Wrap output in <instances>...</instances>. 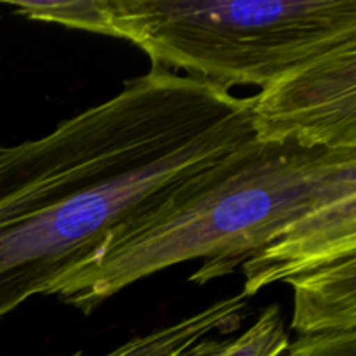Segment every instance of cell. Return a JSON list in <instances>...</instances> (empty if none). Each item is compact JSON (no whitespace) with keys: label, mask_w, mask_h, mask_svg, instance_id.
Here are the masks:
<instances>
[{"label":"cell","mask_w":356,"mask_h":356,"mask_svg":"<svg viewBox=\"0 0 356 356\" xmlns=\"http://www.w3.org/2000/svg\"><path fill=\"white\" fill-rule=\"evenodd\" d=\"M252 99L153 68L38 139L0 146V320L254 136Z\"/></svg>","instance_id":"1"},{"label":"cell","mask_w":356,"mask_h":356,"mask_svg":"<svg viewBox=\"0 0 356 356\" xmlns=\"http://www.w3.org/2000/svg\"><path fill=\"white\" fill-rule=\"evenodd\" d=\"M291 346L280 306L270 305L256 322L232 339H204L181 356H284Z\"/></svg>","instance_id":"8"},{"label":"cell","mask_w":356,"mask_h":356,"mask_svg":"<svg viewBox=\"0 0 356 356\" xmlns=\"http://www.w3.org/2000/svg\"><path fill=\"white\" fill-rule=\"evenodd\" d=\"M356 256V195L320 209L285 238L242 264L243 294L252 298L268 285L296 278Z\"/></svg>","instance_id":"5"},{"label":"cell","mask_w":356,"mask_h":356,"mask_svg":"<svg viewBox=\"0 0 356 356\" xmlns=\"http://www.w3.org/2000/svg\"><path fill=\"white\" fill-rule=\"evenodd\" d=\"M101 35L125 38L153 68L229 90L277 82L356 40V0H99Z\"/></svg>","instance_id":"3"},{"label":"cell","mask_w":356,"mask_h":356,"mask_svg":"<svg viewBox=\"0 0 356 356\" xmlns=\"http://www.w3.org/2000/svg\"><path fill=\"white\" fill-rule=\"evenodd\" d=\"M284 356H356V332H327L299 337Z\"/></svg>","instance_id":"9"},{"label":"cell","mask_w":356,"mask_h":356,"mask_svg":"<svg viewBox=\"0 0 356 356\" xmlns=\"http://www.w3.org/2000/svg\"><path fill=\"white\" fill-rule=\"evenodd\" d=\"M294 289L292 330L299 337L356 332V256L302 275Z\"/></svg>","instance_id":"6"},{"label":"cell","mask_w":356,"mask_h":356,"mask_svg":"<svg viewBox=\"0 0 356 356\" xmlns=\"http://www.w3.org/2000/svg\"><path fill=\"white\" fill-rule=\"evenodd\" d=\"M249 298L243 292L221 299L183 320L136 336L99 356H181L212 334L235 332L242 325ZM70 356H83L82 351Z\"/></svg>","instance_id":"7"},{"label":"cell","mask_w":356,"mask_h":356,"mask_svg":"<svg viewBox=\"0 0 356 356\" xmlns=\"http://www.w3.org/2000/svg\"><path fill=\"white\" fill-rule=\"evenodd\" d=\"M356 195V149H306L252 136L106 236L51 291L89 315L136 282L193 259L207 284Z\"/></svg>","instance_id":"2"},{"label":"cell","mask_w":356,"mask_h":356,"mask_svg":"<svg viewBox=\"0 0 356 356\" xmlns=\"http://www.w3.org/2000/svg\"><path fill=\"white\" fill-rule=\"evenodd\" d=\"M250 99L259 141L356 149V40L298 66Z\"/></svg>","instance_id":"4"}]
</instances>
